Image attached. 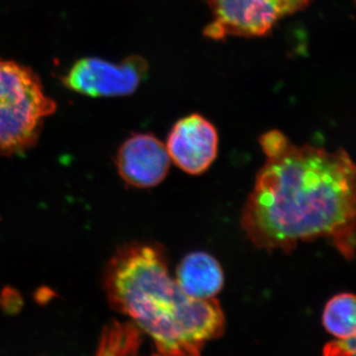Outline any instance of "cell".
Wrapping results in <instances>:
<instances>
[{"mask_svg":"<svg viewBox=\"0 0 356 356\" xmlns=\"http://www.w3.org/2000/svg\"><path fill=\"white\" fill-rule=\"evenodd\" d=\"M140 341V330L133 323L113 321L103 327L95 356H136Z\"/></svg>","mask_w":356,"mask_h":356,"instance_id":"9","label":"cell"},{"mask_svg":"<svg viewBox=\"0 0 356 356\" xmlns=\"http://www.w3.org/2000/svg\"><path fill=\"white\" fill-rule=\"evenodd\" d=\"M266 156L245 201L241 225L255 247L290 252L299 243L330 238L346 259L355 254L356 170L343 149L296 146L269 131Z\"/></svg>","mask_w":356,"mask_h":356,"instance_id":"1","label":"cell"},{"mask_svg":"<svg viewBox=\"0 0 356 356\" xmlns=\"http://www.w3.org/2000/svg\"><path fill=\"white\" fill-rule=\"evenodd\" d=\"M324 356H355V337L339 339L325 344Z\"/></svg>","mask_w":356,"mask_h":356,"instance_id":"11","label":"cell"},{"mask_svg":"<svg viewBox=\"0 0 356 356\" xmlns=\"http://www.w3.org/2000/svg\"><path fill=\"white\" fill-rule=\"evenodd\" d=\"M147 63L139 56L125 58L120 64L99 58L77 60L67 76V88L92 97L130 95L147 76Z\"/></svg>","mask_w":356,"mask_h":356,"instance_id":"5","label":"cell"},{"mask_svg":"<svg viewBox=\"0 0 356 356\" xmlns=\"http://www.w3.org/2000/svg\"><path fill=\"white\" fill-rule=\"evenodd\" d=\"M170 154L165 144L151 134H135L119 149L116 165L122 179L135 188H152L170 172Z\"/></svg>","mask_w":356,"mask_h":356,"instance_id":"7","label":"cell"},{"mask_svg":"<svg viewBox=\"0 0 356 356\" xmlns=\"http://www.w3.org/2000/svg\"><path fill=\"white\" fill-rule=\"evenodd\" d=\"M311 0H208L213 21L206 37H261L285 16L306 8Z\"/></svg>","mask_w":356,"mask_h":356,"instance_id":"4","label":"cell"},{"mask_svg":"<svg viewBox=\"0 0 356 356\" xmlns=\"http://www.w3.org/2000/svg\"><path fill=\"white\" fill-rule=\"evenodd\" d=\"M56 107L31 69L0 60V156L31 149Z\"/></svg>","mask_w":356,"mask_h":356,"instance_id":"3","label":"cell"},{"mask_svg":"<svg viewBox=\"0 0 356 356\" xmlns=\"http://www.w3.org/2000/svg\"><path fill=\"white\" fill-rule=\"evenodd\" d=\"M175 280L187 296L209 300L221 292L225 274L216 257L208 252H194L185 255L178 264Z\"/></svg>","mask_w":356,"mask_h":356,"instance_id":"8","label":"cell"},{"mask_svg":"<svg viewBox=\"0 0 356 356\" xmlns=\"http://www.w3.org/2000/svg\"><path fill=\"white\" fill-rule=\"evenodd\" d=\"M103 288L112 309L149 334L159 356H199L205 341L224 332L219 302L187 296L159 245L132 243L119 248L105 267Z\"/></svg>","mask_w":356,"mask_h":356,"instance_id":"2","label":"cell"},{"mask_svg":"<svg viewBox=\"0 0 356 356\" xmlns=\"http://www.w3.org/2000/svg\"><path fill=\"white\" fill-rule=\"evenodd\" d=\"M170 161L182 172L200 175L214 163L219 149L216 128L200 114H191L173 125L166 140Z\"/></svg>","mask_w":356,"mask_h":356,"instance_id":"6","label":"cell"},{"mask_svg":"<svg viewBox=\"0 0 356 356\" xmlns=\"http://www.w3.org/2000/svg\"><path fill=\"white\" fill-rule=\"evenodd\" d=\"M323 325L327 332L337 339L355 337V296L341 293L332 297L324 309Z\"/></svg>","mask_w":356,"mask_h":356,"instance_id":"10","label":"cell"}]
</instances>
